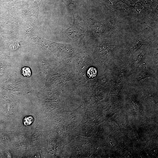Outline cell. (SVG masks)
I'll list each match as a JSON object with an SVG mask.
<instances>
[{"mask_svg": "<svg viewBox=\"0 0 158 158\" xmlns=\"http://www.w3.org/2000/svg\"><path fill=\"white\" fill-rule=\"evenodd\" d=\"M73 22L69 28L64 30L62 33L69 38L84 37L87 29L86 23L75 11H72Z\"/></svg>", "mask_w": 158, "mask_h": 158, "instance_id": "obj_1", "label": "cell"}, {"mask_svg": "<svg viewBox=\"0 0 158 158\" xmlns=\"http://www.w3.org/2000/svg\"><path fill=\"white\" fill-rule=\"evenodd\" d=\"M21 73L23 76L29 77L31 75L30 69L29 67H24L21 71Z\"/></svg>", "mask_w": 158, "mask_h": 158, "instance_id": "obj_4", "label": "cell"}, {"mask_svg": "<svg viewBox=\"0 0 158 158\" xmlns=\"http://www.w3.org/2000/svg\"><path fill=\"white\" fill-rule=\"evenodd\" d=\"M34 119L31 116H28L25 117L23 120L24 124L25 125H30L34 122Z\"/></svg>", "mask_w": 158, "mask_h": 158, "instance_id": "obj_3", "label": "cell"}, {"mask_svg": "<svg viewBox=\"0 0 158 158\" xmlns=\"http://www.w3.org/2000/svg\"><path fill=\"white\" fill-rule=\"evenodd\" d=\"M67 6H69L70 5L72 4L73 0H62Z\"/></svg>", "mask_w": 158, "mask_h": 158, "instance_id": "obj_5", "label": "cell"}, {"mask_svg": "<svg viewBox=\"0 0 158 158\" xmlns=\"http://www.w3.org/2000/svg\"><path fill=\"white\" fill-rule=\"evenodd\" d=\"M97 70L94 67H91L87 71L88 76L90 78H92L96 76Z\"/></svg>", "mask_w": 158, "mask_h": 158, "instance_id": "obj_2", "label": "cell"}]
</instances>
